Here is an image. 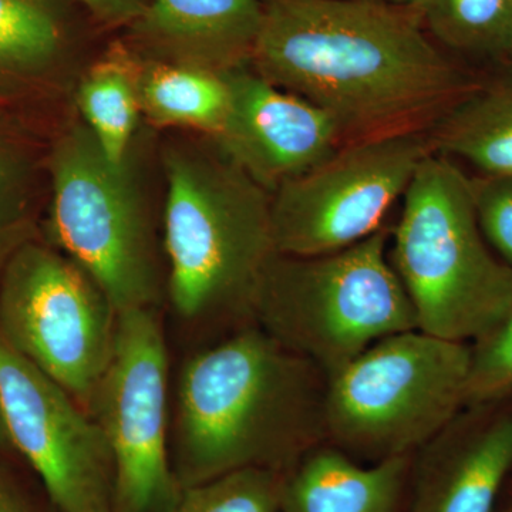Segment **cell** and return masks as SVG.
Returning <instances> with one entry per match:
<instances>
[{"mask_svg": "<svg viewBox=\"0 0 512 512\" xmlns=\"http://www.w3.org/2000/svg\"><path fill=\"white\" fill-rule=\"evenodd\" d=\"M252 66L325 110L343 144L427 133L474 84L424 30L423 10L382 0H266Z\"/></svg>", "mask_w": 512, "mask_h": 512, "instance_id": "cell-1", "label": "cell"}, {"mask_svg": "<svg viewBox=\"0 0 512 512\" xmlns=\"http://www.w3.org/2000/svg\"><path fill=\"white\" fill-rule=\"evenodd\" d=\"M328 383L254 323L188 359L175 404L181 490L247 468L289 473L326 443Z\"/></svg>", "mask_w": 512, "mask_h": 512, "instance_id": "cell-2", "label": "cell"}, {"mask_svg": "<svg viewBox=\"0 0 512 512\" xmlns=\"http://www.w3.org/2000/svg\"><path fill=\"white\" fill-rule=\"evenodd\" d=\"M164 248L167 292L184 319L251 323V305L278 254L271 194L211 138L168 146Z\"/></svg>", "mask_w": 512, "mask_h": 512, "instance_id": "cell-3", "label": "cell"}, {"mask_svg": "<svg viewBox=\"0 0 512 512\" xmlns=\"http://www.w3.org/2000/svg\"><path fill=\"white\" fill-rule=\"evenodd\" d=\"M390 264L429 335L474 342L512 306V269L478 225L473 191L450 157L431 153L403 195Z\"/></svg>", "mask_w": 512, "mask_h": 512, "instance_id": "cell-4", "label": "cell"}, {"mask_svg": "<svg viewBox=\"0 0 512 512\" xmlns=\"http://www.w3.org/2000/svg\"><path fill=\"white\" fill-rule=\"evenodd\" d=\"M389 244L383 227L332 254H276L252 299L251 323L329 379L379 340L419 329Z\"/></svg>", "mask_w": 512, "mask_h": 512, "instance_id": "cell-5", "label": "cell"}, {"mask_svg": "<svg viewBox=\"0 0 512 512\" xmlns=\"http://www.w3.org/2000/svg\"><path fill=\"white\" fill-rule=\"evenodd\" d=\"M470 343L387 336L330 377L326 443L359 463L412 456L466 407Z\"/></svg>", "mask_w": 512, "mask_h": 512, "instance_id": "cell-6", "label": "cell"}, {"mask_svg": "<svg viewBox=\"0 0 512 512\" xmlns=\"http://www.w3.org/2000/svg\"><path fill=\"white\" fill-rule=\"evenodd\" d=\"M53 245L82 266L117 312L157 308L163 279L146 197L130 164L113 163L84 123L50 157Z\"/></svg>", "mask_w": 512, "mask_h": 512, "instance_id": "cell-7", "label": "cell"}, {"mask_svg": "<svg viewBox=\"0 0 512 512\" xmlns=\"http://www.w3.org/2000/svg\"><path fill=\"white\" fill-rule=\"evenodd\" d=\"M119 312L69 256L23 242L0 282V338L87 412L116 343Z\"/></svg>", "mask_w": 512, "mask_h": 512, "instance_id": "cell-8", "label": "cell"}, {"mask_svg": "<svg viewBox=\"0 0 512 512\" xmlns=\"http://www.w3.org/2000/svg\"><path fill=\"white\" fill-rule=\"evenodd\" d=\"M167 394L156 308L120 312L113 355L87 406L113 458V512H170L180 497L168 456Z\"/></svg>", "mask_w": 512, "mask_h": 512, "instance_id": "cell-9", "label": "cell"}, {"mask_svg": "<svg viewBox=\"0 0 512 512\" xmlns=\"http://www.w3.org/2000/svg\"><path fill=\"white\" fill-rule=\"evenodd\" d=\"M431 153L427 133L343 144L271 195L276 252L332 254L376 234Z\"/></svg>", "mask_w": 512, "mask_h": 512, "instance_id": "cell-10", "label": "cell"}, {"mask_svg": "<svg viewBox=\"0 0 512 512\" xmlns=\"http://www.w3.org/2000/svg\"><path fill=\"white\" fill-rule=\"evenodd\" d=\"M0 406L10 444L60 512L111 510L113 458L96 421L0 338Z\"/></svg>", "mask_w": 512, "mask_h": 512, "instance_id": "cell-11", "label": "cell"}, {"mask_svg": "<svg viewBox=\"0 0 512 512\" xmlns=\"http://www.w3.org/2000/svg\"><path fill=\"white\" fill-rule=\"evenodd\" d=\"M227 80L231 109L214 141L269 194L343 146L338 124L311 101L248 67L228 73Z\"/></svg>", "mask_w": 512, "mask_h": 512, "instance_id": "cell-12", "label": "cell"}, {"mask_svg": "<svg viewBox=\"0 0 512 512\" xmlns=\"http://www.w3.org/2000/svg\"><path fill=\"white\" fill-rule=\"evenodd\" d=\"M512 478V394L464 407L413 454L404 512H495Z\"/></svg>", "mask_w": 512, "mask_h": 512, "instance_id": "cell-13", "label": "cell"}, {"mask_svg": "<svg viewBox=\"0 0 512 512\" xmlns=\"http://www.w3.org/2000/svg\"><path fill=\"white\" fill-rule=\"evenodd\" d=\"M262 19L258 0H151L133 23L154 59L228 74L251 64Z\"/></svg>", "mask_w": 512, "mask_h": 512, "instance_id": "cell-14", "label": "cell"}, {"mask_svg": "<svg viewBox=\"0 0 512 512\" xmlns=\"http://www.w3.org/2000/svg\"><path fill=\"white\" fill-rule=\"evenodd\" d=\"M412 456L362 464L320 444L286 473L281 512H404Z\"/></svg>", "mask_w": 512, "mask_h": 512, "instance_id": "cell-15", "label": "cell"}, {"mask_svg": "<svg viewBox=\"0 0 512 512\" xmlns=\"http://www.w3.org/2000/svg\"><path fill=\"white\" fill-rule=\"evenodd\" d=\"M141 114L154 126L188 128L217 140L227 124L231 93L227 74L133 59Z\"/></svg>", "mask_w": 512, "mask_h": 512, "instance_id": "cell-16", "label": "cell"}, {"mask_svg": "<svg viewBox=\"0 0 512 512\" xmlns=\"http://www.w3.org/2000/svg\"><path fill=\"white\" fill-rule=\"evenodd\" d=\"M434 153L512 178V82L476 86L427 130Z\"/></svg>", "mask_w": 512, "mask_h": 512, "instance_id": "cell-17", "label": "cell"}, {"mask_svg": "<svg viewBox=\"0 0 512 512\" xmlns=\"http://www.w3.org/2000/svg\"><path fill=\"white\" fill-rule=\"evenodd\" d=\"M77 106L104 154L113 163H123L130 154L141 114L133 57L116 53L93 66L80 83Z\"/></svg>", "mask_w": 512, "mask_h": 512, "instance_id": "cell-18", "label": "cell"}, {"mask_svg": "<svg viewBox=\"0 0 512 512\" xmlns=\"http://www.w3.org/2000/svg\"><path fill=\"white\" fill-rule=\"evenodd\" d=\"M424 25L457 52L512 60V0H431Z\"/></svg>", "mask_w": 512, "mask_h": 512, "instance_id": "cell-19", "label": "cell"}, {"mask_svg": "<svg viewBox=\"0 0 512 512\" xmlns=\"http://www.w3.org/2000/svg\"><path fill=\"white\" fill-rule=\"evenodd\" d=\"M62 42L59 20L43 0H0V77L43 72Z\"/></svg>", "mask_w": 512, "mask_h": 512, "instance_id": "cell-20", "label": "cell"}, {"mask_svg": "<svg viewBox=\"0 0 512 512\" xmlns=\"http://www.w3.org/2000/svg\"><path fill=\"white\" fill-rule=\"evenodd\" d=\"M285 477L265 468L234 471L183 488L170 512H281Z\"/></svg>", "mask_w": 512, "mask_h": 512, "instance_id": "cell-21", "label": "cell"}, {"mask_svg": "<svg viewBox=\"0 0 512 512\" xmlns=\"http://www.w3.org/2000/svg\"><path fill=\"white\" fill-rule=\"evenodd\" d=\"M466 407L497 402L512 394V306L483 336L470 343Z\"/></svg>", "mask_w": 512, "mask_h": 512, "instance_id": "cell-22", "label": "cell"}, {"mask_svg": "<svg viewBox=\"0 0 512 512\" xmlns=\"http://www.w3.org/2000/svg\"><path fill=\"white\" fill-rule=\"evenodd\" d=\"M470 183L483 237L512 269V178L483 175Z\"/></svg>", "mask_w": 512, "mask_h": 512, "instance_id": "cell-23", "label": "cell"}, {"mask_svg": "<svg viewBox=\"0 0 512 512\" xmlns=\"http://www.w3.org/2000/svg\"><path fill=\"white\" fill-rule=\"evenodd\" d=\"M25 168L16 154L0 140V258L23 244L26 221Z\"/></svg>", "mask_w": 512, "mask_h": 512, "instance_id": "cell-24", "label": "cell"}, {"mask_svg": "<svg viewBox=\"0 0 512 512\" xmlns=\"http://www.w3.org/2000/svg\"><path fill=\"white\" fill-rule=\"evenodd\" d=\"M104 22H134L143 13L144 0H77Z\"/></svg>", "mask_w": 512, "mask_h": 512, "instance_id": "cell-25", "label": "cell"}, {"mask_svg": "<svg viewBox=\"0 0 512 512\" xmlns=\"http://www.w3.org/2000/svg\"><path fill=\"white\" fill-rule=\"evenodd\" d=\"M0 512H35L25 495L0 471Z\"/></svg>", "mask_w": 512, "mask_h": 512, "instance_id": "cell-26", "label": "cell"}, {"mask_svg": "<svg viewBox=\"0 0 512 512\" xmlns=\"http://www.w3.org/2000/svg\"><path fill=\"white\" fill-rule=\"evenodd\" d=\"M495 512H512V483H508L505 488L503 498H501L500 504H498L497 511Z\"/></svg>", "mask_w": 512, "mask_h": 512, "instance_id": "cell-27", "label": "cell"}, {"mask_svg": "<svg viewBox=\"0 0 512 512\" xmlns=\"http://www.w3.org/2000/svg\"><path fill=\"white\" fill-rule=\"evenodd\" d=\"M9 448H12V444H10L5 419H3L2 406H0V451L9 450Z\"/></svg>", "mask_w": 512, "mask_h": 512, "instance_id": "cell-28", "label": "cell"}, {"mask_svg": "<svg viewBox=\"0 0 512 512\" xmlns=\"http://www.w3.org/2000/svg\"><path fill=\"white\" fill-rule=\"evenodd\" d=\"M400 3H406V6H416V8H424L429 5L431 0H397Z\"/></svg>", "mask_w": 512, "mask_h": 512, "instance_id": "cell-29", "label": "cell"}, {"mask_svg": "<svg viewBox=\"0 0 512 512\" xmlns=\"http://www.w3.org/2000/svg\"><path fill=\"white\" fill-rule=\"evenodd\" d=\"M100 512H113V511H111V510H107V511H100Z\"/></svg>", "mask_w": 512, "mask_h": 512, "instance_id": "cell-30", "label": "cell"}, {"mask_svg": "<svg viewBox=\"0 0 512 512\" xmlns=\"http://www.w3.org/2000/svg\"><path fill=\"white\" fill-rule=\"evenodd\" d=\"M511 483H512V478H511Z\"/></svg>", "mask_w": 512, "mask_h": 512, "instance_id": "cell-31", "label": "cell"}]
</instances>
